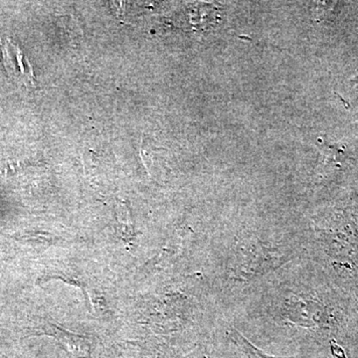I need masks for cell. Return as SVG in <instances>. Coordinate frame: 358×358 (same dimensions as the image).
Here are the masks:
<instances>
[{
    "mask_svg": "<svg viewBox=\"0 0 358 358\" xmlns=\"http://www.w3.org/2000/svg\"><path fill=\"white\" fill-rule=\"evenodd\" d=\"M2 61L8 76L26 87L34 86V75L29 60L21 51L17 44L10 39L0 44Z\"/></svg>",
    "mask_w": 358,
    "mask_h": 358,
    "instance_id": "cell-1",
    "label": "cell"
},
{
    "mask_svg": "<svg viewBox=\"0 0 358 358\" xmlns=\"http://www.w3.org/2000/svg\"><path fill=\"white\" fill-rule=\"evenodd\" d=\"M50 334L56 336L66 350H69L75 357H88L90 345L86 338L67 333V331L59 329L58 327L54 326L52 327Z\"/></svg>",
    "mask_w": 358,
    "mask_h": 358,
    "instance_id": "cell-2",
    "label": "cell"
},
{
    "mask_svg": "<svg viewBox=\"0 0 358 358\" xmlns=\"http://www.w3.org/2000/svg\"><path fill=\"white\" fill-rule=\"evenodd\" d=\"M235 339L238 341V343L241 345L242 348L246 350V352L248 353L250 357L252 358H278L271 357V355H266V353L261 352L260 350H258L256 346H254L251 343H249V341H247L242 334H240L236 331H235Z\"/></svg>",
    "mask_w": 358,
    "mask_h": 358,
    "instance_id": "cell-3",
    "label": "cell"
},
{
    "mask_svg": "<svg viewBox=\"0 0 358 358\" xmlns=\"http://www.w3.org/2000/svg\"><path fill=\"white\" fill-rule=\"evenodd\" d=\"M331 350H333L334 355L338 358H348L346 357L345 352L341 350V346L336 345V343L331 345Z\"/></svg>",
    "mask_w": 358,
    "mask_h": 358,
    "instance_id": "cell-4",
    "label": "cell"
}]
</instances>
